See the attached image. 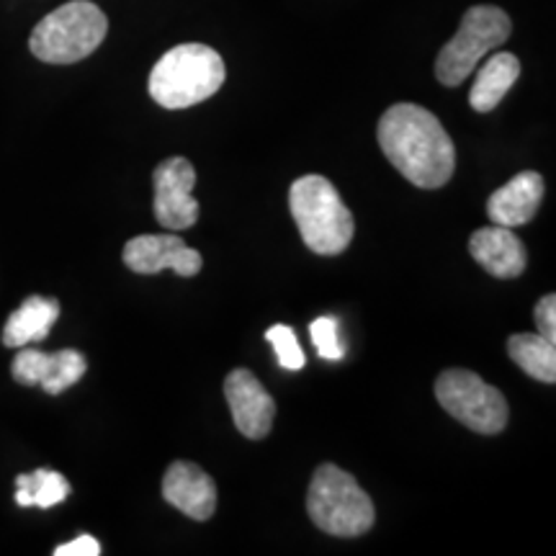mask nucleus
I'll return each instance as SVG.
<instances>
[{"instance_id":"obj_1","label":"nucleus","mask_w":556,"mask_h":556,"mask_svg":"<svg viewBox=\"0 0 556 556\" xmlns=\"http://www.w3.org/2000/svg\"><path fill=\"white\" fill-rule=\"evenodd\" d=\"M379 148L417 189H443L456 170L454 139L435 114L415 103H394L379 122Z\"/></svg>"},{"instance_id":"obj_2","label":"nucleus","mask_w":556,"mask_h":556,"mask_svg":"<svg viewBox=\"0 0 556 556\" xmlns=\"http://www.w3.org/2000/svg\"><path fill=\"white\" fill-rule=\"evenodd\" d=\"M227 78L225 60L206 45H178L155 62L150 96L163 109L180 111L212 99Z\"/></svg>"},{"instance_id":"obj_3","label":"nucleus","mask_w":556,"mask_h":556,"mask_svg":"<svg viewBox=\"0 0 556 556\" xmlns=\"http://www.w3.org/2000/svg\"><path fill=\"white\" fill-rule=\"evenodd\" d=\"M289 208L304 245L317 255H340L351 245L356 222L336 186L325 176H302L291 184Z\"/></svg>"},{"instance_id":"obj_4","label":"nucleus","mask_w":556,"mask_h":556,"mask_svg":"<svg viewBox=\"0 0 556 556\" xmlns=\"http://www.w3.org/2000/svg\"><path fill=\"white\" fill-rule=\"evenodd\" d=\"M307 513L319 531L356 539L371 531L377 510L356 477L336 464H319L307 492Z\"/></svg>"},{"instance_id":"obj_5","label":"nucleus","mask_w":556,"mask_h":556,"mask_svg":"<svg viewBox=\"0 0 556 556\" xmlns=\"http://www.w3.org/2000/svg\"><path fill=\"white\" fill-rule=\"evenodd\" d=\"M109 18L96 3L73 0L45 16L31 31L29 50L50 65H73L86 60L106 39Z\"/></svg>"},{"instance_id":"obj_6","label":"nucleus","mask_w":556,"mask_h":556,"mask_svg":"<svg viewBox=\"0 0 556 556\" xmlns=\"http://www.w3.org/2000/svg\"><path fill=\"white\" fill-rule=\"evenodd\" d=\"M510 16L497 5H475L464 13L456 37L443 45L435 60V78L446 88L462 86L471 73L497 47L510 37Z\"/></svg>"},{"instance_id":"obj_7","label":"nucleus","mask_w":556,"mask_h":556,"mask_svg":"<svg viewBox=\"0 0 556 556\" xmlns=\"http://www.w3.org/2000/svg\"><path fill=\"white\" fill-rule=\"evenodd\" d=\"M435 397L451 417L482 435H495L505 430L507 417H510L505 394L467 368L443 371L435 379Z\"/></svg>"},{"instance_id":"obj_8","label":"nucleus","mask_w":556,"mask_h":556,"mask_svg":"<svg viewBox=\"0 0 556 556\" xmlns=\"http://www.w3.org/2000/svg\"><path fill=\"white\" fill-rule=\"evenodd\" d=\"M155 186V201L152 212L160 225L170 232L189 229L199 222V201L193 199L197 186V170L186 157H168L152 173Z\"/></svg>"},{"instance_id":"obj_9","label":"nucleus","mask_w":556,"mask_h":556,"mask_svg":"<svg viewBox=\"0 0 556 556\" xmlns=\"http://www.w3.org/2000/svg\"><path fill=\"white\" fill-rule=\"evenodd\" d=\"M88 371V361L80 351L65 348L58 353H45L37 348H21L18 356L13 358L11 374L18 384L34 387L39 384L47 394H60L78 384L83 374Z\"/></svg>"},{"instance_id":"obj_10","label":"nucleus","mask_w":556,"mask_h":556,"mask_svg":"<svg viewBox=\"0 0 556 556\" xmlns=\"http://www.w3.org/2000/svg\"><path fill=\"white\" fill-rule=\"evenodd\" d=\"M124 263L139 276H155L170 268L191 278L201 270V253L176 235H139L124 245Z\"/></svg>"},{"instance_id":"obj_11","label":"nucleus","mask_w":556,"mask_h":556,"mask_svg":"<svg viewBox=\"0 0 556 556\" xmlns=\"http://www.w3.org/2000/svg\"><path fill=\"white\" fill-rule=\"evenodd\" d=\"M225 397L238 430L250 441H261L270 433L276 417V402L248 368H235L225 379Z\"/></svg>"},{"instance_id":"obj_12","label":"nucleus","mask_w":556,"mask_h":556,"mask_svg":"<svg viewBox=\"0 0 556 556\" xmlns=\"http://www.w3.org/2000/svg\"><path fill=\"white\" fill-rule=\"evenodd\" d=\"M165 503L193 520H208L217 510V484L191 462H173L163 477Z\"/></svg>"},{"instance_id":"obj_13","label":"nucleus","mask_w":556,"mask_h":556,"mask_svg":"<svg viewBox=\"0 0 556 556\" xmlns=\"http://www.w3.org/2000/svg\"><path fill=\"white\" fill-rule=\"evenodd\" d=\"M541 199H544V178L536 170H523L492 193L486 201V214L495 225L520 227L536 217Z\"/></svg>"},{"instance_id":"obj_14","label":"nucleus","mask_w":556,"mask_h":556,"mask_svg":"<svg viewBox=\"0 0 556 556\" xmlns=\"http://www.w3.org/2000/svg\"><path fill=\"white\" fill-rule=\"evenodd\" d=\"M469 253L486 274L495 278H518L526 270V248L510 227L495 225L477 229L469 238Z\"/></svg>"},{"instance_id":"obj_15","label":"nucleus","mask_w":556,"mask_h":556,"mask_svg":"<svg viewBox=\"0 0 556 556\" xmlns=\"http://www.w3.org/2000/svg\"><path fill=\"white\" fill-rule=\"evenodd\" d=\"M60 317L58 299L50 296H26L24 304L5 319L3 345L5 348H24L31 343H41L50 336L54 323Z\"/></svg>"},{"instance_id":"obj_16","label":"nucleus","mask_w":556,"mask_h":556,"mask_svg":"<svg viewBox=\"0 0 556 556\" xmlns=\"http://www.w3.org/2000/svg\"><path fill=\"white\" fill-rule=\"evenodd\" d=\"M520 75V60L510 52H497L477 70L475 86H471L469 103L479 114L497 109L507 90L516 86Z\"/></svg>"},{"instance_id":"obj_17","label":"nucleus","mask_w":556,"mask_h":556,"mask_svg":"<svg viewBox=\"0 0 556 556\" xmlns=\"http://www.w3.org/2000/svg\"><path fill=\"white\" fill-rule=\"evenodd\" d=\"M507 353L528 377L544 381V384L556 381V343L539 336V332H516V336H510Z\"/></svg>"},{"instance_id":"obj_18","label":"nucleus","mask_w":556,"mask_h":556,"mask_svg":"<svg viewBox=\"0 0 556 556\" xmlns=\"http://www.w3.org/2000/svg\"><path fill=\"white\" fill-rule=\"evenodd\" d=\"M70 495L67 479L60 471L37 469L34 475L16 477V503L21 507H52Z\"/></svg>"},{"instance_id":"obj_19","label":"nucleus","mask_w":556,"mask_h":556,"mask_svg":"<svg viewBox=\"0 0 556 556\" xmlns=\"http://www.w3.org/2000/svg\"><path fill=\"white\" fill-rule=\"evenodd\" d=\"M266 340L274 345L278 364L289 368V371H299V368H304V364H307L302 345H299L294 330L289 325H274V328H268Z\"/></svg>"},{"instance_id":"obj_20","label":"nucleus","mask_w":556,"mask_h":556,"mask_svg":"<svg viewBox=\"0 0 556 556\" xmlns=\"http://www.w3.org/2000/svg\"><path fill=\"white\" fill-rule=\"evenodd\" d=\"M312 343H315L317 353L328 361H340L345 356V348L338 340V323L332 317H319L309 325Z\"/></svg>"},{"instance_id":"obj_21","label":"nucleus","mask_w":556,"mask_h":556,"mask_svg":"<svg viewBox=\"0 0 556 556\" xmlns=\"http://www.w3.org/2000/svg\"><path fill=\"white\" fill-rule=\"evenodd\" d=\"M533 317H536L539 336H544L546 340L556 343V296L554 294L541 296L539 304H536V312H533Z\"/></svg>"},{"instance_id":"obj_22","label":"nucleus","mask_w":556,"mask_h":556,"mask_svg":"<svg viewBox=\"0 0 556 556\" xmlns=\"http://www.w3.org/2000/svg\"><path fill=\"white\" fill-rule=\"evenodd\" d=\"M101 544L93 536H78L70 544H62L54 548V556H99Z\"/></svg>"}]
</instances>
